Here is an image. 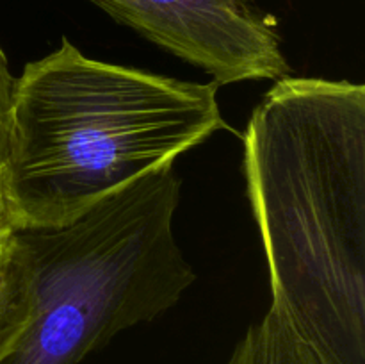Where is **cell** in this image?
<instances>
[{"label":"cell","mask_w":365,"mask_h":364,"mask_svg":"<svg viewBox=\"0 0 365 364\" xmlns=\"http://www.w3.org/2000/svg\"><path fill=\"white\" fill-rule=\"evenodd\" d=\"M271 307L319 364H365V86L282 77L242 132Z\"/></svg>","instance_id":"1"},{"label":"cell","mask_w":365,"mask_h":364,"mask_svg":"<svg viewBox=\"0 0 365 364\" xmlns=\"http://www.w3.org/2000/svg\"><path fill=\"white\" fill-rule=\"evenodd\" d=\"M217 89L93 59L68 38L25 64L2 170L14 232L73 223L228 128Z\"/></svg>","instance_id":"2"},{"label":"cell","mask_w":365,"mask_h":364,"mask_svg":"<svg viewBox=\"0 0 365 364\" xmlns=\"http://www.w3.org/2000/svg\"><path fill=\"white\" fill-rule=\"evenodd\" d=\"M217 86L291 75L278 21L259 0H89Z\"/></svg>","instance_id":"3"},{"label":"cell","mask_w":365,"mask_h":364,"mask_svg":"<svg viewBox=\"0 0 365 364\" xmlns=\"http://www.w3.org/2000/svg\"><path fill=\"white\" fill-rule=\"evenodd\" d=\"M32 321V273L27 252L14 232L0 250V364H9L20 350Z\"/></svg>","instance_id":"4"},{"label":"cell","mask_w":365,"mask_h":364,"mask_svg":"<svg viewBox=\"0 0 365 364\" xmlns=\"http://www.w3.org/2000/svg\"><path fill=\"white\" fill-rule=\"evenodd\" d=\"M225 364H319L280 310L269 307L232 350Z\"/></svg>","instance_id":"5"},{"label":"cell","mask_w":365,"mask_h":364,"mask_svg":"<svg viewBox=\"0 0 365 364\" xmlns=\"http://www.w3.org/2000/svg\"><path fill=\"white\" fill-rule=\"evenodd\" d=\"M14 75L9 68L6 52L0 45V170L4 168L7 152V132H9V111L13 98Z\"/></svg>","instance_id":"6"},{"label":"cell","mask_w":365,"mask_h":364,"mask_svg":"<svg viewBox=\"0 0 365 364\" xmlns=\"http://www.w3.org/2000/svg\"><path fill=\"white\" fill-rule=\"evenodd\" d=\"M4 170V168H2ZM2 170H0V250L6 248L11 243L14 236V228L11 225L9 213H7L6 195H4V184H2Z\"/></svg>","instance_id":"7"}]
</instances>
